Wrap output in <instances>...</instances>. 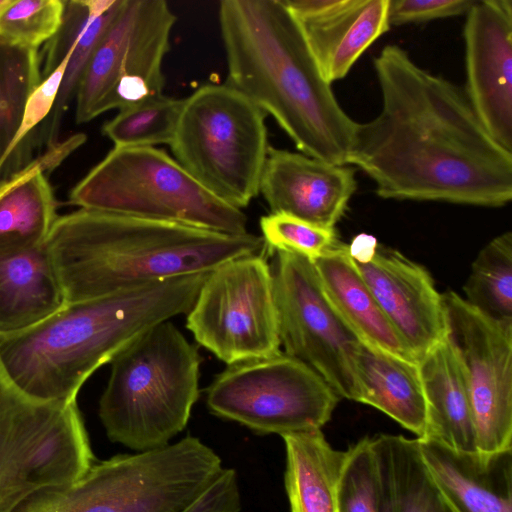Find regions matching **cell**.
Segmentation results:
<instances>
[{
    "label": "cell",
    "instance_id": "cell-1",
    "mask_svg": "<svg viewBox=\"0 0 512 512\" xmlns=\"http://www.w3.org/2000/svg\"><path fill=\"white\" fill-rule=\"evenodd\" d=\"M382 106L357 123L349 165L385 199L501 207L512 199V152L498 144L464 90L397 45L374 60Z\"/></svg>",
    "mask_w": 512,
    "mask_h": 512
},
{
    "label": "cell",
    "instance_id": "cell-2",
    "mask_svg": "<svg viewBox=\"0 0 512 512\" xmlns=\"http://www.w3.org/2000/svg\"><path fill=\"white\" fill-rule=\"evenodd\" d=\"M226 84L278 125L300 153L349 165L357 122L322 76L284 0H222Z\"/></svg>",
    "mask_w": 512,
    "mask_h": 512
},
{
    "label": "cell",
    "instance_id": "cell-3",
    "mask_svg": "<svg viewBox=\"0 0 512 512\" xmlns=\"http://www.w3.org/2000/svg\"><path fill=\"white\" fill-rule=\"evenodd\" d=\"M66 303L109 296L178 276L206 273L262 254V236L79 208L58 216L45 242Z\"/></svg>",
    "mask_w": 512,
    "mask_h": 512
},
{
    "label": "cell",
    "instance_id": "cell-4",
    "mask_svg": "<svg viewBox=\"0 0 512 512\" xmlns=\"http://www.w3.org/2000/svg\"><path fill=\"white\" fill-rule=\"evenodd\" d=\"M208 273L66 303L30 328L0 334V361L13 383L29 396L76 401L86 380L138 336L187 314Z\"/></svg>",
    "mask_w": 512,
    "mask_h": 512
},
{
    "label": "cell",
    "instance_id": "cell-5",
    "mask_svg": "<svg viewBox=\"0 0 512 512\" xmlns=\"http://www.w3.org/2000/svg\"><path fill=\"white\" fill-rule=\"evenodd\" d=\"M110 364L98 409L108 439L134 452L170 444L199 398L198 349L167 320L138 336Z\"/></svg>",
    "mask_w": 512,
    "mask_h": 512
},
{
    "label": "cell",
    "instance_id": "cell-6",
    "mask_svg": "<svg viewBox=\"0 0 512 512\" xmlns=\"http://www.w3.org/2000/svg\"><path fill=\"white\" fill-rule=\"evenodd\" d=\"M223 468L211 447L187 435L160 448L96 460L78 480L39 490L13 512H182Z\"/></svg>",
    "mask_w": 512,
    "mask_h": 512
},
{
    "label": "cell",
    "instance_id": "cell-7",
    "mask_svg": "<svg viewBox=\"0 0 512 512\" xmlns=\"http://www.w3.org/2000/svg\"><path fill=\"white\" fill-rule=\"evenodd\" d=\"M82 209L242 235L247 218L156 147H114L71 190Z\"/></svg>",
    "mask_w": 512,
    "mask_h": 512
},
{
    "label": "cell",
    "instance_id": "cell-8",
    "mask_svg": "<svg viewBox=\"0 0 512 512\" xmlns=\"http://www.w3.org/2000/svg\"><path fill=\"white\" fill-rule=\"evenodd\" d=\"M226 83H207L187 98L170 148L174 159L212 194L238 209L259 194L269 148L265 118Z\"/></svg>",
    "mask_w": 512,
    "mask_h": 512
},
{
    "label": "cell",
    "instance_id": "cell-9",
    "mask_svg": "<svg viewBox=\"0 0 512 512\" xmlns=\"http://www.w3.org/2000/svg\"><path fill=\"white\" fill-rule=\"evenodd\" d=\"M96 461L77 405L33 398L0 361V512L31 494L70 484Z\"/></svg>",
    "mask_w": 512,
    "mask_h": 512
},
{
    "label": "cell",
    "instance_id": "cell-10",
    "mask_svg": "<svg viewBox=\"0 0 512 512\" xmlns=\"http://www.w3.org/2000/svg\"><path fill=\"white\" fill-rule=\"evenodd\" d=\"M340 399L312 368L281 350L228 365L206 392L212 414L281 437L321 429Z\"/></svg>",
    "mask_w": 512,
    "mask_h": 512
},
{
    "label": "cell",
    "instance_id": "cell-11",
    "mask_svg": "<svg viewBox=\"0 0 512 512\" xmlns=\"http://www.w3.org/2000/svg\"><path fill=\"white\" fill-rule=\"evenodd\" d=\"M175 22L164 0H122L78 85L76 123L163 94V62Z\"/></svg>",
    "mask_w": 512,
    "mask_h": 512
},
{
    "label": "cell",
    "instance_id": "cell-12",
    "mask_svg": "<svg viewBox=\"0 0 512 512\" xmlns=\"http://www.w3.org/2000/svg\"><path fill=\"white\" fill-rule=\"evenodd\" d=\"M186 315L197 343L227 365L280 351L271 267L262 254L210 271Z\"/></svg>",
    "mask_w": 512,
    "mask_h": 512
},
{
    "label": "cell",
    "instance_id": "cell-13",
    "mask_svg": "<svg viewBox=\"0 0 512 512\" xmlns=\"http://www.w3.org/2000/svg\"><path fill=\"white\" fill-rule=\"evenodd\" d=\"M273 252L280 345L318 373L340 398L357 402L360 340L326 298L313 261L287 250Z\"/></svg>",
    "mask_w": 512,
    "mask_h": 512
},
{
    "label": "cell",
    "instance_id": "cell-14",
    "mask_svg": "<svg viewBox=\"0 0 512 512\" xmlns=\"http://www.w3.org/2000/svg\"><path fill=\"white\" fill-rule=\"evenodd\" d=\"M442 297L447 337L467 380L477 450L511 449L512 321L488 317L453 291Z\"/></svg>",
    "mask_w": 512,
    "mask_h": 512
},
{
    "label": "cell",
    "instance_id": "cell-15",
    "mask_svg": "<svg viewBox=\"0 0 512 512\" xmlns=\"http://www.w3.org/2000/svg\"><path fill=\"white\" fill-rule=\"evenodd\" d=\"M465 15L464 92L489 134L512 152V1L475 0Z\"/></svg>",
    "mask_w": 512,
    "mask_h": 512
},
{
    "label": "cell",
    "instance_id": "cell-16",
    "mask_svg": "<svg viewBox=\"0 0 512 512\" xmlns=\"http://www.w3.org/2000/svg\"><path fill=\"white\" fill-rule=\"evenodd\" d=\"M354 264L417 363L447 337L443 297L425 267L381 246L371 262Z\"/></svg>",
    "mask_w": 512,
    "mask_h": 512
},
{
    "label": "cell",
    "instance_id": "cell-17",
    "mask_svg": "<svg viewBox=\"0 0 512 512\" xmlns=\"http://www.w3.org/2000/svg\"><path fill=\"white\" fill-rule=\"evenodd\" d=\"M357 187L355 169L269 146L259 193L271 213L335 228Z\"/></svg>",
    "mask_w": 512,
    "mask_h": 512
},
{
    "label": "cell",
    "instance_id": "cell-18",
    "mask_svg": "<svg viewBox=\"0 0 512 512\" xmlns=\"http://www.w3.org/2000/svg\"><path fill=\"white\" fill-rule=\"evenodd\" d=\"M323 78H344L389 28L390 0H284Z\"/></svg>",
    "mask_w": 512,
    "mask_h": 512
},
{
    "label": "cell",
    "instance_id": "cell-19",
    "mask_svg": "<svg viewBox=\"0 0 512 512\" xmlns=\"http://www.w3.org/2000/svg\"><path fill=\"white\" fill-rule=\"evenodd\" d=\"M417 439L422 458L453 512H512V448L466 452Z\"/></svg>",
    "mask_w": 512,
    "mask_h": 512
},
{
    "label": "cell",
    "instance_id": "cell-20",
    "mask_svg": "<svg viewBox=\"0 0 512 512\" xmlns=\"http://www.w3.org/2000/svg\"><path fill=\"white\" fill-rule=\"evenodd\" d=\"M85 139L84 134L74 135L0 181V255L45 244L58 218L46 171L59 164Z\"/></svg>",
    "mask_w": 512,
    "mask_h": 512
},
{
    "label": "cell",
    "instance_id": "cell-21",
    "mask_svg": "<svg viewBox=\"0 0 512 512\" xmlns=\"http://www.w3.org/2000/svg\"><path fill=\"white\" fill-rule=\"evenodd\" d=\"M323 292L361 343L417 363L347 253L337 242L313 261Z\"/></svg>",
    "mask_w": 512,
    "mask_h": 512
},
{
    "label": "cell",
    "instance_id": "cell-22",
    "mask_svg": "<svg viewBox=\"0 0 512 512\" xmlns=\"http://www.w3.org/2000/svg\"><path fill=\"white\" fill-rule=\"evenodd\" d=\"M427 422L420 439L459 451H478L474 420L462 363L448 337L418 361Z\"/></svg>",
    "mask_w": 512,
    "mask_h": 512
},
{
    "label": "cell",
    "instance_id": "cell-23",
    "mask_svg": "<svg viewBox=\"0 0 512 512\" xmlns=\"http://www.w3.org/2000/svg\"><path fill=\"white\" fill-rule=\"evenodd\" d=\"M66 304L46 245L0 255V334L30 328Z\"/></svg>",
    "mask_w": 512,
    "mask_h": 512
},
{
    "label": "cell",
    "instance_id": "cell-24",
    "mask_svg": "<svg viewBox=\"0 0 512 512\" xmlns=\"http://www.w3.org/2000/svg\"><path fill=\"white\" fill-rule=\"evenodd\" d=\"M379 512H453L432 478L418 439L369 437Z\"/></svg>",
    "mask_w": 512,
    "mask_h": 512
},
{
    "label": "cell",
    "instance_id": "cell-25",
    "mask_svg": "<svg viewBox=\"0 0 512 512\" xmlns=\"http://www.w3.org/2000/svg\"><path fill=\"white\" fill-rule=\"evenodd\" d=\"M357 402L370 405L422 438L427 408L418 363L361 343L357 356Z\"/></svg>",
    "mask_w": 512,
    "mask_h": 512
},
{
    "label": "cell",
    "instance_id": "cell-26",
    "mask_svg": "<svg viewBox=\"0 0 512 512\" xmlns=\"http://www.w3.org/2000/svg\"><path fill=\"white\" fill-rule=\"evenodd\" d=\"M282 439L290 512H338V486L347 450L334 449L321 429L284 435Z\"/></svg>",
    "mask_w": 512,
    "mask_h": 512
},
{
    "label": "cell",
    "instance_id": "cell-27",
    "mask_svg": "<svg viewBox=\"0 0 512 512\" xmlns=\"http://www.w3.org/2000/svg\"><path fill=\"white\" fill-rule=\"evenodd\" d=\"M41 81L38 50L0 40V176L11 155L26 103Z\"/></svg>",
    "mask_w": 512,
    "mask_h": 512
},
{
    "label": "cell",
    "instance_id": "cell-28",
    "mask_svg": "<svg viewBox=\"0 0 512 512\" xmlns=\"http://www.w3.org/2000/svg\"><path fill=\"white\" fill-rule=\"evenodd\" d=\"M464 300L499 321H512V233L492 239L475 258Z\"/></svg>",
    "mask_w": 512,
    "mask_h": 512
},
{
    "label": "cell",
    "instance_id": "cell-29",
    "mask_svg": "<svg viewBox=\"0 0 512 512\" xmlns=\"http://www.w3.org/2000/svg\"><path fill=\"white\" fill-rule=\"evenodd\" d=\"M183 99L164 94L146 98L119 110L102 127L114 147H155L172 142Z\"/></svg>",
    "mask_w": 512,
    "mask_h": 512
},
{
    "label": "cell",
    "instance_id": "cell-30",
    "mask_svg": "<svg viewBox=\"0 0 512 512\" xmlns=\"http://www.w3.org/2000/svg\"><path fill=\"white\" fill-rule=\"evenodd\" d=\"M121 3L122 0H102L100 7L78 36L70 54L54 108L49 115L50 121L44 125L42 138L47 149L59 143L58 134L62 117L71 101L75 99L84 70Z\"/></svg>",
    "mask_w": 512,
    "mask_h": 512
},
{
    "label": "cell",
    "instance_id": "cell-31",
    "mask_svg": "<svg viewBox=\"0 0 512 512\" xmlns=\"http://www.w3.org/2000/svg\"><path fill=\"white\" fill-rule=\"evenodd\" d=\"M63 13L62 0H2L0 40L38 50L58 32Z\"/></svg>",
    "mask_w": 512,
    "mask_h": 512
},
{
    "label": "cell",
    "instance_id": "cell-32",
    "mask_svg": "<svg viewBox=\"0 0 512 512\" xmlns=\"http://www.w3.org/2000/svg\"><path fill=\"white\" fill-rule=\"evenodd\" d=\"M266 248L287 250L312 261L337 242L335 228H325L285 213H269L260 219Z\"/></svg>",
    "mask_w": 512,
    "mask_h": 512
},
{
    "label": "cell",
    "instance_id": "cell-33",
    "mask_svg": "<svg viewBox=\"0 0 512 512\" xmlns=\"http://www.w3.org/2000/svg\"><path fill=\"white\" fill-rule=\"evenodd\" d=\"M338 512H379L369 437L347 449L338 486Z\"/></svg>",
    "mask_w": 512,
    "mask_h": 512
},
{
    "label": "cell",
    "instance_id": "cell-34",
    "mask_svg": "<svg viewBox=\"0 0 512 512\" xmlns=\"http://www.w3.org/2000/svg\"><path fill=\"white\" fill-rule=\"evenodd\" d=\"M475 0H390L389 24L420 23L466 14Z\"/></svg>",
    "mask_w": 512,
    "mask_h": 512
},
{
    "label": "cell",
    "instance_id": "cell-35",
    "mask_svg": "<svg viewBox=\"0 0 512 512\" xmlns=\"http://www.w3.org/2000/svg\"><path fill=\"white\" fill-rule=\"evenodd\" d=\"M241 507L237 472L223 468L214 482L182 512H240Z\"/></svg>",
    "mask_w": 512,
    "mask_h": 512
},
{
    "label": "cell",
    "instance_id": "cell-36",
    "mask_svg": "<svg viewBox=\"0 0 512 512\" xmlns=\"http://www.w3.org/2000/svg\"><path fill=\"white\" fill-rule=\"evenodd\" d=\"M346 246L349 257L357 264L371 262L379 249L377 238L368 233L357 234Z\"/></svg>",
    "mask_w": 512,
    "mask_h": 512
},
{
    "label": "cell",
    "instance_id": "cell-37",
    "mask_svg": "<svg viewBox=\"0 0 512 512\" xmlns=\"http://www.w3.org/2000/svg\"><path fill=\"white\" fill-rule=\"evenodd\" d=\"M2 0H0V4H1Z\"/></svg>",
    "mask_w": 512,
    "mask_h": 512
}]
</instances>
